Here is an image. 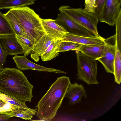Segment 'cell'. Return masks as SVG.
<instances>
[{
  "instance_id": "1",
  "label": "cell",
  "mask_w": 121,
  "mask_h": 121,
  "mask_svg": "<svg viewBox=\"0 0 121 121\" xmlns=\"http://www.w3.org/2000/svg\"><path fill=\"white\" fill-rule=\"evenodd\" d=\"M33 87L18 69L5 68L0 71V92L22 102H30Z\"/></svg>"
},
{
  "instance_id": "2",
  "label": "cell",
  "mask_w": 121,
  "mask_h": 121,
  "mask_svg": "<svg viewBox=\"0 0 121 121\" xmlns=\"http://www.w3.org/2000/svg\"><path fill=\"white\" fill-rule=\"evenodd\" d=\"M70 83L68 77L57 78L36 106V115L40 119L48 121L54 118Z\"/></svg>"
},
{
  "instance_id": "3",
  "label": "cell",
  "mask_w": 121,
  "mask_h": 121,
  "mask_svg": "<svg viewBox=\"0 0 121 121\" xmlns=\"http://www.w3.org/2000/svg\"><path fill=\"white\" fill-rule=\"evenodd\" d=\"M22 27L26 38L34 44L45 33L41 18L34 10L26 6L10 9Z\"/></svg>"
},
{
  "instance_id": "4",
  "label": "cell",
  "mask_w": 121,
  "mask_h": 121,
  "mask_svg": "<svg viewBox=\"0 0 121 121\" xmlns=\"http://www.w3.org/2000/svg\"><path fill=\"white\" fill-rule=\"evenodd\" d=\"M59 10L60 12L69 16L94 36H100L97 28L99 20L94 13L87 11L81 8H73L69 6H62Z\"/></svg>"
},
{
  "instance_id": "5",
  "label": "cell",
  "mask_w": 121,
  "mask_h": 121,
  "mask_svg": "<svg viewBox=\"0 0 121 121\" xmlns=\"http://www.w3.org/2000/svg\"><path fill=\"white\" fill-rule=\"evenodd\" d=\"M77 60V79L89 85H98L97 80V63L96 60L75 50Z\"/></svg>"
},
{
  "instance_id": "6",
  "label": "cell",
  "mask_w": 121,
  "mask_h": 121,
  "mask_svg": "<svg viewBox=\"0 0 121 121\" xmlns=\"http://www.w3.org/2000/svg\"><path fill=\"white\" fill-rule=\"evenodd\" d=\"M116 35L105 39L106 46L102 56L97 60L107 72L114 74V63L117 48Z\"/></svg>"
},
{
  "instance_id": "7",
  "label": "cell",
  "mask_w": 121,
  "mask_h": 121,
  "mask_svg": "<svg viewBox=\"0 0 121 121\" xmlns=\"http://www.w3.org/2000/svg\"><path fill=\"white\" fill-rule=\"evenodd\" d=\"M55 21L69 34L74 35L94 37L91 33L64 13L60 12Z\"/></svg>"
},
{
  "instance_id": "8",
  "label": "cell",
  "mask_w": 121,
  "mask_h": 121,
  "mask_svg": "<svg viewBox=\"0 0 121 121\" xmlns=\"http://www.w3.org/2000/svg\"><path fill=\"white\" fill-rule=\"evenodd\" d=\"M121 0H107L99 20L113 26L121 11Z\"/></svg>"
},
{
  "instance_id": "9",
  "label": "cell",
  "mask_w": 121,
  "mask_h": 121,
  "mask_svg": "<svg viewBox=\"0 0 121 121\" xmlns=\"http://www.w3.org/2000/svg\"><path fill=\"white\" fill-rule=\"evenodd\" d=\"M17 67L19 69H31L39 71L52 72L58 74H66L65 72L52 68H48L34 63L28 60L24 55L23 56L17 55L13 57Z\"/></svg>"
},
{
  "instance_id": "10",
  "label": "cell",
  "mask_w": 121,
  "mask_h": 121,
  "mask_svg": "<svg viewBox=\"0 0 121 121\" xmlns=\"http://www.w3.org/2000/svg\"><path fill=\"white\" fill-rule=\"evenodd\" d=\"M41 22L45 33L53 41L62 39L64 35L68 33L56 23L55 20L41 19Z\"/></svg>"
},
{
  "instance_id": "11",
  "label": "cell",
  "mask_w": 121,
  "mask_h": 121,
  "mask_svg": "<svg viewBox=\"0 0 121 121\" xmlns=\"http://www.w3.org/2000/svg\"><path fill=\"white\" fill-rule=\"evenodd\" d=\"M0 41L3 49L10 55L24 54V51L14 35L0 36Z\"/></svg>"
},
{
  "instance_id": "12",
  "label": "cell",
  "mask_w": 121,
  "mask_h": 121,
  "mask_svg": "<svg viewBox=\"0 0 121 121\" xmlns=\"http://www.w3.org/2000/svg\"><path fill=\"white\" fill-rule=\"evenodd\" d=\"M87 97L86 91L82 84H78L77 83H70L66 91L65 97H67L69 100V104L74 105L79 103L82 97Z\"/></svg>"
},
{
  "instance_id": "13",
  "label": "cell",
  "mask_w": 121,
  "mask_h": 121,
  "mask_svg": "<svg viewBox=\"0 0 121 121\" xmlns=\"http://www.w3.org/2000/svg\"><path fill=\"white\" fill-rule=\"evenodd\" d=\"M62 39L83 45H100L106 44L105 39L100 36L88 37L74 35L68 33L64 35Z\"/></svg>"
},
{
  "instance_id": "14",
  "label": "cell",
  "mask_w": 121,
  "mask_h": 121,
  "mask_svg": "<svg viewBox=\"0 0 121 121\" xmlns=\"http://www.w3.org/2000/svg\"><path fill=\"white\" fill-rule=\"evenodd\" d=\"M54 41L46 33L35 44L30 52L31 58L36 62L39 61V57L45 52Z\"/></svg>"
},
{
  "instance_id": "15",
  "label": "cell",
  "mask_w": 121,
  "mask_h": 121,
  "mask_svg": "<svg viewBox=\"0 0 121 121\" xmlns=\"http://www.w3.org/2000/svg\"><path fill=\"white\" fill-rule=\"evenodd\" d=\"M105 46L106 44L100 45L82 44L77 50L97 60L102 56Z\"/></svg>"
},
{
  "instance_id": "16",
  "label": "cell",
  "mask_w": 121,
  "mask_h": 121,
  "mask_svg": "<svg viewBox=\"0 0 121 121\" xmlns=\"http://www.w3.org/2000/svg\"><path fill=\"white\" fill-rule=\"evenodd\" d=\"M35 0H0V9H11L33 4Z\"/></svg>"
},
{
  "instance_id": "17",
  "label": "cell",
  "mask_w": 121,
  "mask_h": 121,
  "mask_svg": "<svg viewBox=\"0 0 121 121\" xmlns=\"http://www.w3.org/2000/svg\"><path fill=\"white\" fill-rule=\"evenodd\" d=\"M11 110L12 111V117H16L25 120H30L35 115L37 112V108L33 109L29 108L26 109H21L18 107L12 105Z\"/></svg>"
},
{
  "instance_id": "18",
  "label": "cell",
  "mask_w": 121,
  "mask_h": 121,
  "mask_svg": "<svg viewBox=\"0 0 121 121\" xmlns=\"http://www.w3.org/2000/svg\"><path fill=\"white\" fill-rule=\"evenodd\" d=\"M62 40L60 39L54 41L41 56L42 60L43 61H49L58 56L59 54L58 52L59 46Z\"/></svg>"
},
{
  "instance_id": "19",
  "label": "cell",
  "mask_w": 121,
  "mask_h": 121,
  "mask_svg": "<svg viewBox=\"0 0 121 121\" xmlns=\"http://www.w3.org/2000/svg\"><path fill=\"white\" fill-rule=\"evenodd\" d=\"M4 14L9 22L15 34L23 36L26 38L24 30L14 15L9 11Z\"/></svg>"
},
{
  "instance_id": "20",
  "label": "cell",
  "mask_w": 121,
  "mask_h": 121,
  "mask_svg": "<svg viewBox=\"0 0 121 121\" xmlns=\"http://www.w3.org/2000/svg\"><path fill=\"white\" fill-rule=\"evenodd\" d=\"M15 35L7 18L4 14L0 11V36Z\"/></svg>"
},
{
  "instance_id": "21",
  "label": "cell",
  "mask_w": 121,
  "mask_h": 121,
  "mask_svg": "<svg viewBox=\"0 0 121 121\" xmlns=\"http://www.w3.org/2000/svg\"><path fill=\"white\" fill-rule=\"evenodd\" d=\"M121 51L116 48L114 63L115 81L120 84L121 81Z\"/></svg>"
},
{
  "instance_id": "22",
  "label": "cell",
  "mask_w": 121,
  "mask_h": 121,
  "mask_svg": "<svg viewBox=\"0 0 121 121\" xmlns=\"http://www.w3.org/2000/svg\"><path fill=\"white\" fill-rule=\"evenodd\" d=\"M15 35L24 51V55L27 56L32 49L34 44L29 39L23 36L16 34Z\"/></svg>"
},
{
  "instance_id": "23",
  "label": "cell",
  "mask_w": 121,
  "mask_h": 121,
  "mask_svg": "<svg viewBox=\"0 0 121 121\" xmlns=\"http://www.w3.org/2000/svg\"><path fill=\"white\" fill-rule=\"evenodd\" d=\"M0 99L6 103L16 106L21 109H28L25 104V102L12 98L0 92Z\"/></svg>"
},
{
  "instance_id": "24",
  "label": "cell",
  "mask_w": 121,
  "mask_h": 121,
  "mask_svg": "<svg viewBox=\"0 0 121 121\" xmlns=\"http://www.w3.org/2000/svg\"><path fill=\"white\" fill-rule=\"evenodd\" d=\"M82 45L72 42L63 40L60 44L58 52H59L70 50H75Z\"/></svg>"
},
{
  "instance_id": "25",
  "label": "cell",
  "mask_w": 121,
  "mask_h": 121,
  "mask_svg": "<svg viewBox=\"0 0 121 121\" xmlns=\"http://www.w3.org/2000/svg\"><path fill=\"white\" fill-rule=\"evenodd\" d=\"M116 27L117 49L121 51V11L116 20Z\"/></svg>"
},
{
  "instance_id": "26",
  "label": "cell",
  "mask_w": 121,
  "mask_h": 121,
  "mask_svg": "<svg viewBox=\"0 0 121 121\" xmlns=\"http://www.w3.org/2000/svg\"><path fill=\"white\" fill-rule=\"evenodd\" d=\"M106 0H96L94 13L99 20Z\"/></svg>"
},
{
  "instance_id": "27",
  "label": "cell",
  "mask_w": 121,
  "mask_h": 121,
  "mask_svg": "<svg viewBox=\"0 0 121 121\" xmlns=\"http://www.w3.org/2000/svg\"><path fill=\"white\" fill-rule=\"evenodd\" d=\"M96 0H85V8L86 11L94 13Z\"/></svg>"
},
{
  "instance_id": "28",
  "label": "cell",
  "mask_w": 121,
  "mask_h": 121,
  "mask_svg": "<svg viewBox=\"0 0 121 121\" xmlns=\"http://www.w3.org/2000/svg\"><path fill=\"white\" fill-rule=\"evenodd\" d=\"M8 55V53L2 48L0 41V71L3 68V66L6 61Z\"/></svg>"
},
{
  "instance_id": "29",
  "label": "cell",
  "mask_w": 121,
  "mask_h": 121,
  "mask_svg": "<svg viewBox=\"0 0 121 121\" xmlns=\"http://www.w3.org/2000/svg\"><path fill=\"white\" fill-rule=\"evenodd\" d=\"M4 106L3 107H0V113L11 115L12 112L11 109V106L9 108H6L4 107Z\"/></svg>"
},
{
  "instance_id": "30",
  "label": "cell",
  "mask_w": 121,
  "mask_h": 121,
  "mask_svg": "<svg viewBox=\"0 0 121 121\" xmlns=\"http://www.w3.org/2000/svg\"><path fill=\"white\" fill-rule=\"evenodd\" d=\"M11 117H12L11 115L0 113V121H8Z\"/></svg>"
},
{
  "instance_id": "31",
  "label": "cell",
  "mask_w": 121,
  "mask_h": 121,
  "mask_svg": "<svg viewBox=\"0 0 121 121\" xmlns=\"http://www.w3.org/2000/svg\"><path fill=\"white\" fill-rule=\"evenodd\" d=\"M7 103L0 99V107H3Z\"/></svg>"
}]
</instances>
